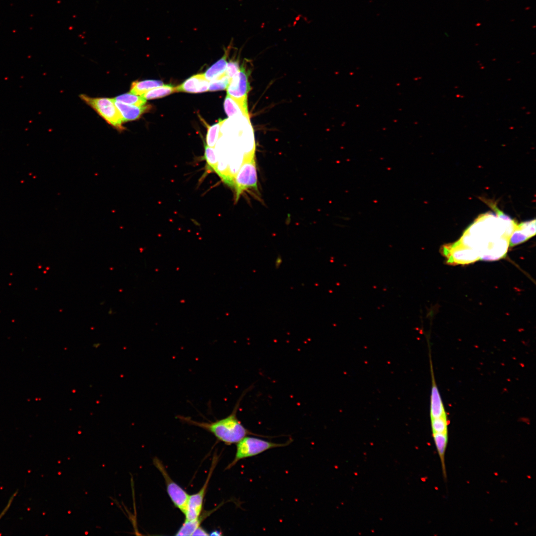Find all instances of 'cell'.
<instances>
[{"label":"cell","instance_id":"obj_19","mask_svg":"<svg viewBox=\"0 0 536 536\" xmlns=\"http://www.w3.org/2000/svg\"><path fill=\"white\" fill-rule=\"evenodd\" d=\"M204 158L206 161L207 171L217 173L218 162L214 148L205 145Z\"/></svg>","mask_w":536,"mask_h":536},{"label":"cell","instance_id":"obj_15","mask_svg":"<svg viewBox=\"0 0 536 536\" xmlns=\"http://www.w3.org/2000/svg\"><path fill=\"white\" fill-rule=\"evenodd\" d=\"M228 53L229 51L227 49L223 56L209 67L203 73L208 80L210 81L224 73L227 64L226 59Z\"/></svg>","mask_w":536,"mask_h":536},{"label":"cell","instance_id":"obj_11","mask_svg":"<svg viewBox=\"0 0 536 536\" xmlns=\"http://www.w3.org/2000/svg\"><path fill=\"white\" fill-rule=\"evenodd\" d=\"M115 104L122 117L123 123L138 119L145 113L150 111V105L135 106L114 100Z\"/></svg>","mask_w":536,"mask_h":536},{"label":"cell","instance_id":"obj_25","mask_svg":"<svg viewBox=\"0 0 536 536\" xmlns=\"http://www.w3.org/2000/svg\"><path fill=\"white\" fill-rule=\"evenodd\" d=\"M481 200L487 204L490 207H491L495 212L497 216L504 221L511 222L513 221L511 218L508 215L505 214L502 211L500 210L496 205V202L491 200H487L486 199H481Z\"/></svg>","mask_w":536,"mask_h":536},{"label":"cell","instance_id":"obj_3","mask_svg":"<svg viewBox=\"0 0 536 536\" xmlns=\"http://www.w3.org/2000/svg\"><path fill=\"white\" fill-rule=\"evenodd\" d=\"M292 441L293 440L290 438L284 443H276L247 436L237 443L235 458L226 469H231L241 460L257 456L272 448L285 447Z\"/></svg>","mask_w":536,"mask_h":536},{"label":"cell","instance_id":"obj_24","mask_svg":"<svg viewBox=\"0 0 536 536\" xmlns=\"http://www.w3.org/2000/svg\"><path fill=\"white\" fill-rule=\"evenodd\" d=\"M530 238L536 234V219L524 221L517 224Z\"/></svg>","mask_w":536,"mask_h":536},{"label":"cell","instance_id":"obj_8","mask_svg":"<svg viewBox=\"0 0 536 536\" xmlns=\"http://www.w3.org/2000/svg\"><path fill=\"white\" fill-rule=\"evenodd\" d=\"M443 254L452 264H466L480 259L479 253L474 249L465 247L458 242L451 246L444 247Z\"/></svg>","mask_w":536,"mask_h":536},{"label":"cell","instance_id":"obj_9","mask_svg":"<svg viewBox=\"0 0 536 536\" xmlns=\"http://www.w3.org/2000/svg\"><path fill=\"white\" fill-rule=\"evenodd\" d=\"M431 357L430 352H429V361L432 383L430 405V419L447 416L441 397L435 382Z\"/></svg>","mask_w":536,"mask_h":536},{"label":"cell","instance_id":"obj_10","mask_svg":"<svg viewBox=\"0 0 536 536\" xmlns=\"http://www.w3.org/2000/svg\"><path fill=\"white\" fill-rule=\"evenodd\" d=\"M209 85V81L204 74L200 73L192 76L176 87L177 92L196 93L208 91Z\"/></svg>","mask_w":536,"mask_h":536},{"label":"cell","instance_id":"obj_12","mask_svg":"<svg viewBox=\"0 0 536 536\" xmlns=\"http://www.w3.org/2000/svg\"><path fill=\"white\" fill-rule=\"evenodd\" d=\"M223 105L225 112L229 117L238 115L249 117L247 102L240 101L227 94Z\"/></svg>","mask_w":536,"mask_h":536},{"label":"cell","instance_id":"obj_21","mask_svg":"<svg viewBox=\"0 0 536 536\" xmlns=\"http://www.w3.org/2000/svg\"><path fill=\"white\" fill-rule=\"evenodd\" d=\"M231 79L226 75L225 72L221 75L209 81L208 91H216L227 89Z\"/></svg>","mask_w":536,"mask_h":536},{"label":"cell","instance_id":"obj_6","mask_svg":"<svg viewBox=\"0 0 536 536\" xmlns=\"http://www.w3.org/2000/svg\"><path fill=\"white\" fill-rule=\"evenodd\" d=\"M218 461V457L215 455L213 457L206 479L202 487L197 493L190 495L187 510L184 514L185 520H192L197 519L201 515L203 501L208 483Z\"/></svg>","mask_w":536,"mask_h":536},{"label":"cell","instance_id":"obj_2","mask_svg":"<svg viewBox=\"0 0 536 536\" xmlns=\"http://www.w3.org/2000/svg\"><path fill=\"white\" fill-rule=\"evenodd\" d=\"M232 187L234 188L235 192V202L246 191L254 192L258 197L259 189L255 155H252L243 161L233 177Z\"/></svg>","mask_w":536,"mask_h":536},{"label":"cell","instance_id":"obj_28","mask_svg":"<svg viewBox=\"0 0 536 536\" xmlns=\"http://www.w3.org/2000/svg\"><path fill=\"white\" fill-rule=\"evenodd\" d=\"M209 534L201 526L198 528L193 534V536H208Z\"/></svg>","mask_w":536,"mask_h":536},{"label":"cell","instance_id":"obj_20","mask_svg":"<svg viewBox=\"0 0 536 536\" xmlns=\"http://www.w3.org/2000/svg\"><path fill=\"white\" fill-rule=\"evenodd\" d=\"M114 99L125 104L138 106L144 105L146 103V100L141 96H137L131 92L119 95Z\"/></svg>","mask_w":536,"mask_h":536},{"label":"cell","instance_id":"obj_5","mask_svg":"<svg viewBox=\"0 0 536 536\" xmlns=\"http://www.w3.org/2000/svg\"><path fill=\"white\" fill-rule=\"evenodd\" d=\"M153 463L165 479L167 491L172 502L176 508L185 514L190 495L172 479L162 462L158 458L154 457Z\"/></svg>","mask_w":536,"mask_h":536},{"label":"cell","instance_id":"obj_13","mask_svg":"<svg viewBox=\"0 0 536 536\" xmlns=\"http://www.w3.org/2000/svg\"><path fill=\"white\" fill-rule=\"evenodd\" d=\"M434 441L439 455L443 473L445 478H446V471L445 463V455L446 447L448 444V433H432Z\"/></svg>","mask_w":536,"mask_h":536},{"label":"cell","instance_id":"obj_23","mask_svg":"<svg viewBox=\"0 0 536 536\" xmlns=\"http://www.w3.org/2000/svg\"><path fill=\"white\" fill-rule=\"evenodd\" d=\"M517 224L510 236L509 240V246H514L525 242L530 238L521 229L518 227Z\"/></svg>","mask_w":536,"mask_h":536},{"label":"cell","instance_id":"obj_7","mask_svg":"<svg viewBox=\"0 0 536 536\" xmlns=\"http://www.w3.org/2000/svg\"><path fill=\"white\" fill-rule=\"evenodd\" d=\"M250 72L243 65L239 71L231 78L227 88V94L231 97L247 102V95L251 89L249 81Z\"/></svg>","mask_w":536,"mask_h":536},{"label":"cell","instance_id":"obj_26","mask_svg":"<svg viewBox=\"0 0 536 536\" xmlns=\"http://www.w3.org/2000/svg\"><path fill=\"white\" fill-rule=\"evenodd\" d=\"M239 68L238 62L231 60L227 63L225 73L231 79L239 71Z\"/></svg>","mask_w":536,"mask_h":536},{"label":"cell","instance_id":"obj_27","mask_svg":"<svg viewBox=\"0 0 536 536\" xmlns=\"http://www.w3.org/2000/svg\"><path fill=\"white\" fill-rule=\"evenodd\" d=\"M16 495V493H14V494H13V495H12V496L11 497V498H10V499H9V501H8V502L7 504L6 505V506H5V508H4V509L3 510V511H2V512H1V513H0V519H1V518H2V517H3V516L4 515V514H5L6 513V512H7V510H8V509L9 508V507H10V505H11V503H12V501H13V499H14V497H15Z\"/></svg>","mask_w":536,"mask_h":536},{"label":"cell","instance_id":"obj_22","mask_svg":"<svg viewBox=\"0 0 536 536\" xmlns=\"http://www.w3.org/2000/svg\"><path fill=\"white\" fill-rule=\"evenodd\" d=\"M432 433H448V420L447 416L431 418Z\"/></svg>","mask_w":536,"mask_h":536},{"label":"cell","instance_id":"obj_1","mask_svg":"<svg viewBox=\"0 0 536 536\" xmlns=\"http://www.w3.org/2000/svg\"><path fill=\"white\" fill-rule=\"evenodd\" d=\"M249 390L250 388L247 389L243 393L236 403L231 413L220 419L214 421L201 422L193 420L190 417L178 415L177 418L183 422L200 427L211 433L218 440L228 445L237 444L243 438L248 435L271 438L251 432L243 425L237 417V412L241 401Z\"/></svg>","mask_w":536,"mask_h":536},{"label":"cell","instance_id":"obj_14","mask_svg":"<svg viewBox=\"0 0 536 536\" xmlns=\"http://www.w3.org/2000/svg\"><path fill=\"white\" fill-rule=\"evenodd\" d=\"M163 85H164L163 82L158 80H135L131 84L130 92L135 95H141L151 89Z\"/></svg>","mask_w":536,"mask_h":536},{"label":"cell","instance_id":"obj_16","mask_svg":"<svg viewBox=\"0 0 536 536\" xmlns=\"http://www.w3.org/2000/svg\"><path fill=\"white\" fill-rule=\"evenodd\" d=\"M210 514V512H207L203 513V516L200 515L197 519L192 520H185L175 535L193 536V533L200 526L204 518Z\"/></svg>","mask_w":536,"mask_h":536},{"label":"cell","instance_id":"obj_29","mask_svg":"<svg viewBox=\"0 0 536 536\" xmlns=\"http://www.w3.org/2000/svg\"><path fill=\"white\" fill-rule=\"evenodd\" d=\"M209 535H211V536H220V535H221V532H220L218 531H214L213 532H212L210 534H209Z\"/></svg>","mask_w":536,"mask_h":536},{"label":"cell","instance_id":"obj_17","mask_svg":"<svg viewBox=\"0 0 536 536\" xmlns=\"http://www.w3.org/2000/svg\"><path fill=\"white\" fill-rule=\"evenodd\" d=\"M175 92H177L176 87L170 84L163 85L151 89L140 96L146 100L163 97Z\"/></svg>","mask_w":536,"mask_h":536},{"label":"cell","instance_id":"obj_18","mask_svg":"<svg viewBox=\"0 0 536 536\" xmlns=\"http://www.w3.org/2000/svg\"><path fill=\"white\" fill-rule=\"evenodd\" d=\"M225 120H219V121L208 127L206 136V145L214 148L216 142L220 135V130L221 125Z\"/></svg>","mask_w":536,"mask_h":536},{"label":"cell","instance_id":"obj_4","mask_svg":"<svg viewBox=\"0 0 536 536\" xmlns=\"http://www.w3.org/2000/svg\"><path fill=\"white\" fill-rule=\"evenodd\" d=\"M80 99L93 109L107 123L119 132L125 130L120 112L114 99L91 97L85 94L79 95Z\"/></svg>","mask_w":536,"mask_h":536}]
</instances>
